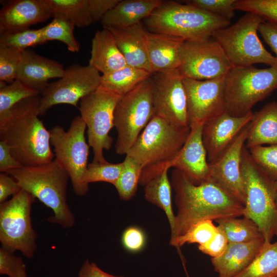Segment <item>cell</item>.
<instances>
[{
  "label": "cell",
  "mask_w": 277,
  "mask_h": 277,
  "mask_svg": "<svg viewBox=\"0 0 277 277\" xmlns=\"http://www.w3.org/2000/svg\"><path fill=\"white\" fill-rule=\"evenodd\" d=\"M52 16L63 17L78 28L92 24L88 0H46Z\"/></svg>",
  "instance_id": "f546056e"
},
{
  "label": "cell",
  "mask_w": 277,
  "mask_h": 277,
  "mask_svg": "<svg viewBox=\"0 0 277 277\" xmlns=\"http://www.w3.org/2000/svg\"><path fill=\"white\" fill-rule=\"evenodd\" d=\"M264 21L257 14L247 12L234 24L214 31L212 38L234 66H274L277 64L275 57L265 49L258 35V28Z\"/></svg>",
  "instance_id": "ba28073f"
},
{
  "label": "cell",
  "mask_w": 277,
  "mask_h": 277,
  "mask_svg": "<svg viewBox=\"0 0 277 277\" xmlns=\"http://www.w3.org/2000/svg\"><path fill=\"white\" fill-rule=\"evenodd\" d=\"M42 28L1 33L0 46L23 52L29 47L46 43Z\"/></svg>",
  "instance_id": "d590c367"
},
{
  "label": "cell",
  "mask_w": 277,
  "mask_h": 277,
  "mask_svg": "<svg viewBox=\"0 0 277 277\" xmlns=\"http://www.w3.org/2000/svg\"><path fill=\"white\" fill-rule=\"evenodd\" d=\"M190 130V127L181 126L154 115L126 155L143 168L163 167L177 155Z\"/></svg>",
  "instance_id": "8992f818"
},
{
  "label": "cell",
  "mask_w": 277,
  "mask_h": 277,
  "mask_svg": "<svg viewBox=\"0 0 277 277\" xmlns=\"http://www.w3.org/2000/svg\"><path fill=\"white\" fill-rule=\"evenodd\" d=\"M121 0H88L89 11L92 23L101 22L103 17Z\"/></svg>",
  "instance_id": "bcb514c9"
},
{
  "label": "cell",
  "mask_w": 277,
  "mask_h": 277,
  "mask_svg": "<svg viewBox=\"0 0 277 277\" xmlns=\"http://www.w3.org/2000/svg\"><path fill=\"white\" fill-rule=\"evenodd\" d=\"M144 39L153 74L178 69L180 65L181 49L185 41L146 29Z\"/></svg>",
  "instance_id": "7402d4cb"
},
{
  "label": "cell",
  "mask_w": 277,
  "mask_h": 277,
  "mask_svg": "<svg viewBox=\"0 0 277 277\" xmlns=\"http://www.w3.org/2000/svg\"><path fill=\"white\" fill-rule=\"evenodd\" d=\"M35 197L22 189L0 205V242L2 246L19 251L32 259L36 250L37 235L32 227L31 212Z\"/></svg>",
  "instance_id": "8fae6325"
},
{
  "label": "cell",
  "mask_w": 277,
  "mask_h": 277,
  "mask_svg": "<svg viewBox=\"0 0 277 277\" xmlns=\"http://www.w3.org/2000/svg\"><path fill=\"white\" fill-rule=\"evenodd\" d=\"M3 5L0 33L28 29L52 16L46 0H13L5 1Z\"/></svg>",
  "instance_id": "ffe728a7"
},
{
  "label": "cell",
  "mask_w": 277,
  "mask_h": 277,
  "mask_svg": "<svg viewBox=\"0 0 277 277\" xmlns=\"http://www.w3.org/2000/svg\"><path fill=\"white\" fill-rule=\"evenodd\" d=\"M204 124L191 125L188 136L176 157L169 164L199 184L209 179L210 169L202 140Z\"/></svg>",
  "instance_id": "d6986e66"
},
{
  "label": "cell",
  "mask_w": 277,
  "mask_h": 277,
  "mask_svg": "<svg viewBox=\"0 0 277 277\" xmlns=\"http://www.w3.org/2000/svg\"><path fill=\"white\" fill-rule=\"evenodd\" d=\"M89 65L102 74L127 66L111 32L107 29L97 30L92 39Z\"/></svg>",
  "instance_id": "484cf974"
},
{
  "label": "cell",
  "mask_w": 277,
  "mask_h": 277,
  "mask_svg": "<svg viewBox=\"0 0 277 277\" xmlns=\"http://www.w3.org/2000/svg\"><path fill=\"white\" fill-rule=\"evenodd\" d=\"M277 144V102L266 104L253 113L245 142L248 148Z\"/></svg>",
  "instance_id": "4316f807"
},
{
  "label": "cell",
  "mask_w": 277,
  "mask_h": 277,
  "mask_svg": "<svg viewBox=\"0 0 277 277\" xmlns=\"http://www.w3.org/2000/svg\"><path fill=\"white\" fill-rule=\"evenodd\" d=\"M154 115L190 127L183 78L177 69L152 75Z\"/></svg>",
  "instance_id": "9a60e30c"
},
{
  "label": "cell",
  "mask_w": 277,
  "mask_h": 277,
  "mask_svg": "<svg viewBox=\"0 0 277 277\" xmlns=\"http://www.w3.org/2000/svg\"><path fill=\"white\" fill-rule=\"evenodd\" d=\"M161 0H121L102 19L103 28L122 29L141 23L162 3Z\"/></svg>",
  "instance_id": "d4e9b609"
},
{
  "label": "cell",
  "mask_w": 277,
  "mask_h": 277,
  "mask_svg": "<svg viewBox=\"0 0 277 277\" xmlns=\"http://www.w3.org/2000/svg\"><path fill=\"white\" fill-rule=\"evenodd\" d=\"M236 0H190L185 3L208 13L230 21L235 15Z\"/></svg>",
  "instance_id": "b9f144b4"
},
{
  "label": "cell",
  "mask_w": 277,
  "mask_h": 277,
  "mask_svg": "<svg viewBox=\"0 0 277 277\" xmlns=\"http://www.w3.org/2000/svg\"><path fill=\"white\" fill-rule=\"evenodd\" d=\"M127 65L153 74L144 39L145 29L141 23L122 29L109 28Z\"/></svg>",
  "instance_id": "cb8c5ba5"
},
{
  "label": "cell",
  "mask_w": 277,
  "mask_h": 277,
  "mask_svg": "<svg viewBox=\"0 0 277 277\" xmlns=\"http://www.w3.org/2000/svg\"><path fill=\"white\" fill-rule=\"evenodd\" d=\"M2 246L0 248V274L9 277H28L23 259Z\"/></svg>",
  "instance_id": "7bdbcfd3"
},
{
  "label": "cell",
  "mask_w": 277,
  "mask_h": 277,
  "mask_svg": "<svg viewBox=\"0 0 277 277\" xmlns=\"http://www.w3.org/2000/svg\"><path fill=\"white\" fill-rule=\"evenodd\" d=\"M86 129L85 122L78 115L72 120L68 131L60 126L49 130L55 159L68 173L73 190L79 196L89 191L85 176L90 147L86 141Z\"/></svg>",
  "instance_id": "30bf717a"
},
{
  "label": "cell",
  "mask_w": 277,
  "mask_h": 277,
  "mask_svg": "<svg viewBox=\"0 0 277 277\" xmlns=\"http://www.w3.org/2000/svg\"><path fill=\"white\" fill-rule=\"evenodd\" d=\"M253 113L251 111L237 117L226 111L204 124L202 140L209 164L214 162L251 122Z\"/></svg>",
  "instance_id": "ac0fdd59"
},
{
  "label": "cell",
  "mask_w": 277,
  "mask_h": 277,
  "mask_svg": "<svg viewBox=\"0 0 277 277\" xmlns=\"http://www.w3.org/2000/svg\"><path fill=\"white\" fill-rule=\"evenodd\" d=\"M254 163L272 180L277 182V144L248 149Z\"/></svg>",
  "instance_id": "f35d334b"
},
{
  "label": "cell",
  "mask_w": 277,
  "mask_h": 277,
  "mask_svg": "<svg viewBox=\"0 0 277 277\" xmlns=\"http://www.w3.org/2000/svg\"><path fill=\"white\" fill-rule=\"evenodd\" d=\"M0 83V117L21 101L40 95L17 79L8 84L1 81Z\"/></svg>",
  "instance_id": "e575fe53"
},
{
  "label": "cell",
  "mask_w": 277,
  "mask_h": 277,
  "mask_svg": "<svg viewBox=\"0 0 277 277\" xmlns=\"http://www.w3.org/2000/svg\"><path fill=\"white\" fill-rule=\"evenodd\" d=\"M154 116L152 78L145 80L123 96L114 113V127L117 135V154H126Z\"/></svg>",
  "instance_id": "9c48e42d"
},
{
  "label": "cell",
  "mask_w": 277,
  "mask_h": 277,
  "mask_svg": "<svg viewBox=\"0 0 277 277\" xmlns=\"http://www.w3.org/2000/svg\"><path fill=\"white\" fill-rule=\"evenodd\" d=\"M170 182L177 211L174 238L170 244L175 248L177 238L199 221L244 215V206L210 179L196 184L174 168Z\"/></svg>",
  "instance_id": "6da1fadb"
},
{
  "label": "cell",
  "mask_w": 277,
  "mask_h": 277,
  "mask_svg": "<svg viewBox=\"0 0 277 277\" xmlns=\"http://www.w3.org/2000/svg\"><path fill=\"white\" fill-rule=\"evenodd\" d=\"M144 23L150 32L197 42L211 38L214 31L230 25V21L188 4L168 1H163Z\"/></svg>",
  "instance_id": "277c9868"
},
{
  "label": "cell",
  "mask_w": 277,
  "mask_h": 277,
  "mask_svg": "<svg viewBox=\"0 0 277 277\" xmlns=\"http://www.w3.org/2000/svg\"><path fill=\"white\" fill-rule=\"evenodd\" d=\"M75 25L68 20L60 16L53 17L52 21L42 28L46 42L58 41L64 43L69 51L77 52L80 44L75 39L73 30Z\"/></svg>",
  "instance_id": "836d02e7"
},
{
  "label": "cell",
  "mask_w": 277,
  "mask_h": 277,
  "mask_svg": "<svg viewBox=\"0 0 277 277\" xmlns=\"http://www.w3.org/2000/svg\"><path fill=\"white\" fill-rule=\"evenodd\" d=\"M123 163L122 171L114 186L120 198L127 201L132 198L136 192L143 168L128 155H126Z\"/></svg>",
  "instance_id": "d6a6232c"
},
{
  "label": "cell",
  "mask_w": 277,
  "mask_h": 277,
  "mask_svg": "<svg viewBox=\"0 0 277 277\" xmlns=\"http://www.w3.org/2000/svg\"><path fill=\"white\" fill-rule=\"evenodd\" d=\"M250 123L214 162L209 164V179L244 206L246 196L241 172V161L243 148L250 127Z\"/></svg>",
  "instance_id": "e0dca14e"
},
{
  "label": "cell",
  "mask_w": 277,
  "mask_h": 277,
  "mask_svg": "<svg viewBox=\"0 0 277 277\" xmlns=\"http://www.w3.org/2000/svg\"><path fill=\"white\" fill-rule=\"evenodd\" d=\"M122 96L99 87L80 101L81 117L85 122L88 144L92 148L94 163L107 161L103 150H109L112 138L109 135L114 127V113Z\"/></svg>",
  "instance_id": "7c38bea8"
},
{
  "label": "cell",
  "mask_w": 277,
  "mask_h": 277,
  "mask_svg": "<svg viewBox=\"0 0 277 277\" xmlns=\"http://www.w3.org/2000/svg\"><path fill=\"white\" fill-rule=\"evenodd\" d=\"M235 10L252 13L277 24V0H236Z\"/></svg>",
  "instance_id": "ab89813d"
},
{
  "label": "cell",
  "mask_w": 277,
  "mask_h": 277,
  "mask_svg": "<svg viewBox=\"0 0 277 277\" xmlns=\"http://www.w3.org/2000/svg\"><path fill=\"white\" fill-rule=\"evenodd\" d=\"M170 168L169 164L167 165L144 185L145 199L161 208L166 215L171 230L170 243L174 239L175 227V215L173 213L171 199L172 186L168 175Z\"/></svg>",
  "instance_id": "83f0119b"
},
{
  "label": "cell",
  "mask_w": 277,
  "mask_h": 277,
  "mask_svg": "<svg viewBox=\"0 0 277 277\" xmlns=\"http://www.w3.org/2000/svg\"><path fill=\"white\" fill-rule=\"evenodd\" d=\"M264 239L247 243H228L224 252L211 262L219 277H236L252 263Z\"/></svg>",
  "instance_id": "603a6c76"
},
{
  "label": "cell",
  "mask_w": 277,
  "mask_h": 277,
  "mask_svg": "<svg viewBox=\"0 0 277 277\" xmlns=\"http://www.w3.org/2000/svg\"><path fill=\"white\" fill-rule=\"evenodd\" d=\"M41 95L24 100L0 117V141L23 167L50 163L54 153L49 130L38 116Z\"/></svg>",
  "instance_id": "7a4b0ae2"
},
{
  "label": "cell",
  "mask_w": 277,
  "mask_h": 277,
  "mask_svg": "<svg viewBox=\"0 0 277 277\" xmlns=\"http://www.w3.org/2000/svg\"><path fill=\"white\" fill-rule=\"evenodd\" d=\"M277 89V64L259 69L233 66L226 76V112L242 116Z\"/></svg>",
  "instance_id": "52a82bcc"
},
{
  "label": "cell",
  "mask_w": 277,
  "mask_h": 277,
  "mask_svg": "<svg viewBox=\"0 0 277 277\" xmlns=\"http://www.w3.org/2000/svg\"><path fill=\"white\" fill-rule=\"evenodd\" d=\"M22 190L17 182L9 174L1 172L0 174V203L11 195H15Z\"/></svg>",
  "instance_id": "681fc988"
},
{
  "label": "cell",
  "mask_w": 277,
  "mask_h": 277,
  "mask_svg": "<svg viewBox=\"0 0 277 277\" xmlns=\"http://www.w3.org/2000/svg\"><path fill=\"white\" fill-rule=\"evenodd\" d=\"M6 173L13 177L22 189L53 211V215L48 219L49 222L64 228L74 226L75 217L67 202L70 176L56 159L44 165L23 167Z\"/></svg>",
  "instance_id": "3957f363"
},
{
  "label": "cell",
  "mask_w": 277,
  "mask_h": 277,
  "mask_svg": "<svg viewBox=\"0 0 277 277\" xmlns=\"http://www.w3.org/2000/svg\"><path fill=\"white\" fill-rule=\"evenodd\" d=\"M212 221L210 220L199 221L191 226L183 234L177 238L176 249L184 266H185V260L180 248L186 243H197L198 245H200L212 240L217 231V227L215 226Z\"/></svg>",
  "instance_id": "8d00e7d4"
},
{
  "label": "cell",
  "mask_w": 277,
  "mask_h": 277,
  "mask_svg": "<svg viewBox=\"0 0 277 277\" xmlns=\"http://www.w3.org/2000/svg\"><path fill=\"white\" fill-rule=\"evenodd\" d=\"M275 206L277 209V182H276V192H275Z\"/></svg>",
  "instance_id": "816d5d0a"
},
{
  "label": "cell",
  "mask_w": 277,
  "mask_h": 277,
  "mask_svg": "<svg viewBox=\"0 0 277 277\" xmlns=\"http://www.w3.org/2000/svg\"><path fill=\"white\" fill-rule=\"evenodd\" d=\"M101 76L97 70L89 65H70L61 78L49 83L41 94L38 115H44L51 107L58 104L77 107L83 97L99 87Z\"/></svg>",
  "instance_id": "4fadbf2b"
},
{
  "label": "cell",
  "mask_w": 277,
  "mask_h": 277,
  "mask_svg": "<svg viewBox=\"0 0 277 277\" xmlns=\"http://www.w3.org/2000/svg\"><path fill=\"white\" fill-rule=\"evenodd\" d=\"M65 69L58 62L38 54L29 48L22 53L16 79L40 95L51 78H61Z\"/></svg>",
  "instance_id": "44dd1931"
},
{
  "label": "cell",
  "mask_w": 277,
  "mask_h": 277,
  "mask_svg": "<svg viewBox=\"0 0 277 277\" xmlns=\"http://www.w3.org/2000/svg\"><path fill=\"white\" fill-rule=\"evenodd\" d=\"M123 168V162L116 164L107 161L103 163L92 162L88 164L85 182L88 185L91 183L104 182L114 185L119 178Z\"/></svg>",
  "instance_id": "74e56055"
},
{
  "label": "cell",
  "mask_w": 277,
  "mask_h": 277,
  "mask_svg": "<svg viewBox=\"0 0 277 277\" xmlns=\"http://www.w3.org/2000/svg\"><path fill=\"white\" fill-rule=\"evenodd\" d=\"M226 76L202 81L183 78L190 126L204 124L226 111Z\"/></svg>",
  "instance_id": "2e32d148"
},
{
  "label": "cell",
  "mask_w": 277,
  "mask_h": 277,
  "mask_svg": "<svg viewBox=\"0 0 277 277\" xmlns=\"http://www.w3.org/2000/svg\"><path fill=\"white\" fill-rule=\"evenodd\" d=\"M233 66L211 37L201 41L184 42L177 70L183 78L202 81L226 76Z\"/></svg>",
  "instance_id": "5bb4252c"
},
{
  "label": "cell",
  "mask_w": 277,
  "mask_h": 277,
  "mask_svg": "<svg viewBox=\"0 0 277 277\" xmlns=\"http://www.w3.org/2000/svg\"><path fill=\"white\" fill-rule=\"evenodd\" d=\"M225 232L229 243H247L264 239L257 225L244 217H229L215 220Z\"/></svg>",
  "instance_id": "4dcf8cb0"
},
{
  "label": "cell",
  "mask_w": 277,
  "mask_h": 277,
  "mask_svg": "<svg viewBox=\"0 0 277 277\" xmlns=\"http://www.w3.org/2000/svg\"><path fill=\"white\" fill-rule=\"evenodd\" d=\"M22 52L0 46V81L10 84L16 77Z\"/></svg>",
  "instance_id": "60d3db41"
},
{
  "label": "cell",
  "mask_w": 277,
  "mask_h": 277,
  "mask_svg": "<svg viewBox=\"0 0 277 277\" xmlns=\"http://www.w3.org/2000/svg\"><path fill=\"white\" fill-rule=\"evenodd\" d=\"M236 277H277V241H265L252 263Z\"/></svg>",
  "instance_id": "1f68e13d"
},
{
  "label": "cell",
  "mask_w": 277,
  "mask_h": 277,
  "mask_svg": "<svg viewBox=\"0 0 277 277\" xmlns=\"http://www.w3.org/2000/svg\"><path fill=\"white\" fill-rule=\"evenodd\" d=\"M217 231L214 238L208 242L198 245L199 250L212 258L221 256L225 251L228 241L222 228L217 225Z\"/></svg>",
  "instance_id": "ee69618b"
},
{
  "label": "cell",
  "mask_w": 277,
  "mask_h": 277,
  "mask_svg": "<svg viewBox=\"0 0 277 277\" xmlns=\"http://www.w3.org/2000/svg\"><path fill=\"white\" fill-rule=\"evenodd\" d=\"M152 75L144 69L127 65L119 70L102 74L100 86L123 96Z\"/></svg>",
  "instance_id": "f1b7e54d"
},
{
  "label": "cell",
  "mask_w": 277,
  "mask_h": 277,
  "mask_svg": "<svg viewBox=\"0 0 277 277\" xmlns=\"http://www.w3.org/2000/svg\"><path fill=\"white\" fill-rule=\"evenodd\" d=\"M122 242L127 250L137 252L145 245V236L141 229L136 227H129L123 232Z\"/></svg>",
  "instance_id": "f6af8a7d"
},
{
  "label": "cell",
  "mask_w": 277,
  "mask_h": 277,
  "mask_svg": "<svg viewBox=\"0 0 277 277\" xmlns=\"http://www.w3.org/2000/svg\"><path fill=\"white\" fill-rule=\"evenodd\" d=\"M77 277H123L107 273L93 262L86 260L82 265Z\"/></svg>",
  "instance_id": "f907efd6"
},
{
  "label": "cell",
  "mask_w": 277,
  "mask_h": 277,
  "mask_svg": "<svg viewBox=\"0 0 277 277\" xmlns=\"http://www.w3.org/2000/svg\"><path fill=\"white\" fill-rule=\"evenodd\" d=\"M258 32L275 53L277 60V24L264 21L260 25Z\"/></svg>",
  "instance_id": "7dc6e473"
},
{
  "label": "cell",
  "mask_w": 277,
  "mask_h": 277,
  "mask_svg": "<svg viewBox=\"0 0 277 277\" xmlns=\"http://www.w3.org/2000/svg\"><path fill=\"white\" fill-rule=\"evenodd\" d=\"M241 172L246 196L243 216L258 226L265 241L277 237V209L275 204L276 182L253 161L244 145L241 156Z\"/></svg>",
  "instance_id": "5b68a950"
},
{
  "label": "cell",
  "mask_w": 277,
  "mask_h": 277,
  "mask_svg": "<svg viewBox=\"0 0 277 277\" xmlns=\"http://www.w3.org/2000/svg\"><path fill=\"white\" fill-rule=\"evenodd\" d=\"M23 167L12 154L9 146L0 141V172H8Z\"/></svg>",
  "instance_id": "c3c4849f"
}]
</instances>
